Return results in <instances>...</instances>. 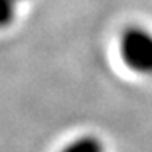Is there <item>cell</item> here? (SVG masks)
I'll list each match as a JSON object with an SVG mask.
<instances>
[{
  "label": "cell",
  "mask_w": 152,
  "mask_h": 152,
  "mask_svg": "<svg viewBox=\"0 0 152 152\" xmlns=\"http://www.w3.org/2000/svg\"><path fill=\"white\" fill-rule=\"evenodd\" d=\"M120 58L137 75H152V32L144 27H127L120 36Z\"/></svg>",
  "instance_id": "cell-1"
},
{
  "label": "cell",
  "mask_w": 152,
  "mask_h": 152,
  "mask_svg": "<svg viewBox=\"0 0 152 152\" xmlns=\"http://www.w3.org/2000/svg\"><path fill=\"white\" fill-rule=\"evenodd\" d=\"M61 152H105V147L100 139L93 135L78 137L76 140L69 142Z\"/></svg>",
  "instance_id": "cell-2"
},
{
  "label": "cell",
  "mask_w": 152,
  "mask_h": 152,
  "mask_svg": "<svg viewBox=\"0 0 152 152\" xmlns=\"http://www.w3.org/2000/svg\"><path fill=\"white\" fill-rule=\"evenodd\" d=\"M17 0H0V27L9 26L15 19Z\"/></svg>",
  "instance_id": "cell-3"
}]
</instances>
